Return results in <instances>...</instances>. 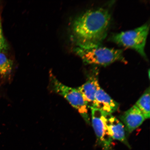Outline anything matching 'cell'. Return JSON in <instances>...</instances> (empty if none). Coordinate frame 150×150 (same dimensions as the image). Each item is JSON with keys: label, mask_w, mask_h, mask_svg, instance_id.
<instances>
[{"label": "cell", "mask_w": 150, "mask_h": 150, "mask_svg": "<svg viewBox=\"0 0 150 150\" xmlns=\"http://www.w3.org/2000/svg\"><path fill=\"white\" fill-rule=\"evenodd\" d=\"M108 9H89L74 21L73 39L78 47L91 48L100 46L107 35L111 20Z\"/></svg>", "instance_id": "1"}, {"label": "cell", "mask_w": 150, "mask_h": 150, "mask_svg": "<svg viewBox=\"0 0 150 150\" xmlns=\"http://www.w3.org/2000/svg\"><path fill=\"white\" fill-rule=\"evenodd\" d=\"M74 51L86 64L106 66L117 61L127 62L121 50L100 46L88 49L77 47Z\"/></svg>", "instance_id": "2"}, {"label": "cell", "mask_w": 150, "mask_h": 150, "mask_svg": "<svg viewBox=\"0 0 150 150\" xmlns=\"http://www.w3.org/2000/svg\"><path fill=\"white\" fill-rule=\"evenodd\" d=\"M149 30V24L147 23L134 30L115 34L110 39L120 46L136 50L147 60L145 50Z\"/></svg>", "instance_id": "3"}, {"label": "cell", "mask_w": 150, "mask_h": 150, "mask_svg": "<svg viewBox=\"0 0 150 150\" xmlns=\"http://www.w3.org/2000/svg\"><path fill=\"white\" fill-rule=\"evenodd\" d=\"M50 81L49 87L51 91L66 99L73 107L78 110L86 122L90 124L88 108L83 96L78 89L65 85L52 74H50Z\"/></svg>", "instance_id": "4"}, {"label": "cell", "mask_w": 150, "mask_h": 150, "mask_svg": "<svg viewBox=\"0 0 150 150\" xmlns=\"http://www.w3.org/2000/svg\"><path fill=\"white\" fill-rule=\"evenodd\" d=\"M92 123L97 144L103 150H114L112 139L105 123L104 112L96 108L92 109Z\"/></svg>", "instance_id": "5"}, {"label": "cell", "mask_w": 150, "mask_h": 150, "mask_svg": "<svg viewBox=\"0 0 150 150\" xmlns=\"http://www.w3.org/2000/svg\"><path fill=\"white\" fill-rule=\"evenodd\" d=\"M98 76V70L95 69L86 83L77 88L83 96L88 108L91 109L93 108L96 93L100 87Z\"/></svg>", "instance_id": "6"}, {"label": "cell", "mask_w": 150, "mask_h": 150, "mask_svg": "<svg viewBox=\"0 0 150 150\" xmlns=\"http://www.w3.org/2000/svg\"><path fill=\"white\" fill-rule=\"evenodd\" d=\"M104 115L105 123L112 139L119 141L131 149V146L125 135V127L123 124L111 114L104 112Z\"/></svg>", "instance_id": "7"}, {"label": "cell", "mask_w": 150, "mask_h": 150, "mask_svg": "<svg viewBox=\"0 0 150 150\" xmlns=\"http://www.w3.org/2000/svg\"><path fill=\"white\" fill-rule=\"evenodd\" d=\"M121 119L125 126L127 134H130L139 127L145 120L143 114L134 105L125 112Z\"/></svg>", "instance_id": "8"}, {"label": "cell", "mask_w": 150, "mask_h": 150, "mask_svg": "<svg viewBox=\"0 0 150 150\" xmlns=\"http://www.w3.org/2000/svg\"><path fill=\"white\" fill-rule=\"evenodd\" d=\"M119 107V104L99 88L96 93L93 109L96 108L105 113L111 114L117 111Z\"/></svg>", "instance_id": "9"}, {"label": "cell", "mask_w": 150, "mask_h": 150, "mask_svg": "<svg viewBox=\"0 0 150 150\" xmlns=\"http://www.w3.org/2000/svg\"><path fill=\"white\" fill-rule=\"evenodd\" d=\"M143 114L145 119L150 117V88L146 89L135 105Z\"/></svg>", "instance_id": "10"}, {"label": "cell", "mask_w": 150, "mask_h": 150, "mask_svg": "<svg viewBox=\"0 0 150 150\" xmlns=\"http://www.w3.org/2000/svg\"><path fill=\"white\" fill-rule=\"evenodd\" d=\"M13 63L12 61L3 52H0V77L5 78L12 72Z\"/></svg>", "instance_id": "11"}, {"label": "cell", "mask_w": 150, "mask_h": 150, "mask_svg": "<svg viewBox=\"0 0 150 150\" xmlns=\"http://www.w3.org/2000/svg\"><path fill=\"white\" fill-rule=\"evenodd\" d=\"M6 47V43L4 37L0 38V52L3 51Z\"/></svg>", "instance_id": "12"}, {"label": "cell", "mask_w": 150, "mask_h": 150, "mask_svg": "<svg viewBox=\"0 0 150 150\" xmlns=\"http://www.w3.org/2000/svg\"><path fill=\"white\" fill-rule=\"evenodd\" d=\"M3 37H4V36L2 32V29L1 22V21H0V38Z\"/></svg>", "instance_id": "13"}, {"label": "cell", "mask_w": 150, "mask_h": 150, "mask_svg": "<svg viewBox=\"0 0 150 150\" xmlns=\"http://www.w3.org/2000/svg\"><path fill=\"white\" fill-rule=\"evenodd\" d=\"M149 76H150V71H149Z\"/></svg>", "instance_id": "14"}]
</instances>
